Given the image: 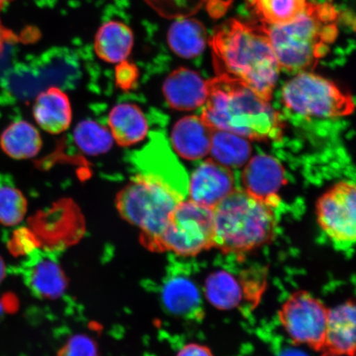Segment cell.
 <instances>
[{
	"mask_svg": "<svg viewBox=\"0 0 356 356\" xmlns=\"http://www.w3.org/2000/svg\"><path fill=\"white\" fill-rule=\"evenodd\" d=\"M208 97L200 117L213 131H224L247 140H277L283 124L269 101L246 83L227 74L207 80Z\"/></svg>",
	"mask_w": 356,
	"mask_h": 356,
	"instance_id": "obj_1",
	"label": "cell"
},
{
	"mask_svg": "<svg viewBox=\"0 0 356 356\" xmlns=\"http://www.w3.org/2000/svg\"><path fill=\"white\" fill-rule=\"evenodd\" d=\"M211 46L218 74L241 80L270 101L280 70L268 37L238 20H229L213 34Z\"/></svg>",
	"mask_w": 356,
	"mask_h": 356,
	"instance_id": "obj_2",
	"label": "cell"
},
{
	"mask_svg": "<svg viewBox=\"0 0 356 356\" xmlns=\"http://www.w3.org/2000/svg\"><path fill=\"white\" fill-rule=\"evenodd\" d=\"M280 70L300 73L314 70L338 35V13L330 3H308L295 20L264 24Z\"/></svg>",
	"mask_w": 356,
	"mask_h": 356,
	"instance_id": "obj_3",
	"label": "cell"
},
{
	"mask_svg": "<svg viewBox=\"0 0 356 356\" xmlns=\"http://www.w3.org/2000/svg\"><path fill=\"white\" fill-rule=\"evenodd\" d=\"M277 206L236 188L213 208V247L225 253L245 254L273 238Z\"/></svg>",
	"mask_w": 356,
	"mask_h": 356,
	"instance_id": "obj_4",
	"label": "cell"
},
{
	"mask_svg": "<svg viewBox=\"0 0 356 356\" xmlns=\"http://www.w3.org/2000/svg\"><path fill=\"white\" fill-rule=\"evenodd\" d=\"M185 198L160 182L136 175L115 198L120 216L140 230L146 248L159 251L160 238L177 204Z\"/></svg>",
	"mask_w": 356,
	"mask_h": 356,
	"instance_id": "obj_5",
	"label": "cell"
},
{
	"mask_svg": "<svg viewBox=\"0 0 356 356\" xmlns=\"http://www.w3.org/2000/svg\"><path fill=\"white\" fill-rule=\"evenodd\" d=\"M284 106L293 113L319 118L346 117L355 110V101L331 80L310 71L297 73L282 91Z\"/></svg>",
	"mask_w": 356,
	"mask_h": 356,
	"instance_id": "obj_6",
	"label": "cell"
},
{
	"mask_svg": "<svg viewBox=\"0 0 356 356\" xmlns=\"http://www.w3.org/2000/svg\"><path fill=\"white\" fill-rule=\"evenodd\" d=\"M213 209L182 200L173 211L160 238L159 251L193 257L213 247Z\"/></svg>",
	"mask_w": 356,
	"mask_h": 356,
	"instance_id": "obj_7",
	"label": "cell"
},
{
	"mask_svg": "<svg viewBox=\"0 0 356 356\" xmlns=\"http://www.w3.org/2000/svg\"><path fill=\"white\" fill-rule=\"evenodd\" d=\"M328 313L321 301L300 291L289 297L278 314L280 323L295 343L322 353Z\"/></svg>",
	"mask_w": 356,
	"mask_h": 356,
	"instance_id": "obj_8",
	"label": "cell"
},
{
	"mask_svg": "<svg viewBox=\"0 0 356 356\" xmlns=\"http://www.w3.org/2000/svg\"><path fill=\"white\" fill-rule=\"evenodd\" d=\"M318 225L337 248L348 250L355 242V186L341 181L320 197L316 207Z\"/></svg>",
	"mask_w": 356,
	"mask_h": 356,
	"instance_id": "obj_9",
	"label": "cell"
},
{
	"mask_svg": "<svg viewBox=\"0 0 356 356\" xmlns=\"http://www.w3.org/2000/svg\"><path fill=\"white\" fill-rule=\"evenodd\" d=\"M131 163L136 175L160 182L186 198L189 178L163 134H150V139L143 148L134 152Z\"/></svg>",
	"mask_w": 356,
	"mask_h": 356,
	"instance_id": "obj_10",
	"label": "cell"
},
{
	"mask_svg": "<svg viewBox=\"0 0 356 356\" xmlns=\"http://www.w3.org/2000/svg\"><path fill=\"white\" fill-rule=\"evenodd\" d=\"M231 168L207 159L199 164L188 184L190 200L200 206L213 209L236 189Z\"/></svg>",
	"mask_w": 356,
	"mask_h": 356,
	"instance_id": "obj_11",
	"label": "cell"
},
{
	"mask_svg": "<svg viewBox=\"0 0 356 356\" xmlns=\"http://www.w3.org/2000/svg\"><path fill=\"white\" fill-rule=\"evenodd\" d=\"M286 177L284 168L277 159L258 154L249 159L240 177L241 188L247 193L265 202L279 206V191Z\"/></svg>",
	"mask_w": 356,
	"mask_h": 356,
	"instance_id": "obj_12",
	"label": "cell"
},
{
	"mask_svg": "<svg viewBox=\"0 0 356 356\" xmlns=\"http://www.w3.org/2000/svg\"><path fill=\"white\" fill-rule=\"evenodd\" d=\"M26 287L35 297L56 300L64 295L67 279L63 269L51 253L35 251L22 269Z\"/></svg>",
	"mask_w": 356,
	"mask_h": 356,
	"instance_id": "obj_13",
	"label": "cell"
},
{
	"mask_svg": "<svg viewBox=\"0 0 356 356\" xmlns=\"http://www.w3.org/2000/svg\"><path fill=\"white\" fill-rule=\"evenodd\" d=\"M163 92L172 108L195 110L206 104L207 82L195 71L181 67L168 75L163 83Z\"/></svg>",
	"mask_w": 356,
	"mask_h": 356,
	"instance_id": "obj_14",
	"label": "cell"
},
{
	"mask_svg": "<svg viewBox=\"0 0 356 356\" xmlns=\"http://www.w3.org/2000/svg\"><path fill=\"white\" fill-rule=\"evenodd\" d=\"M355 306L348 301L329 309L323 356H355Z\"/></svg>",
	"mask_w": 356,
	"mask_h": 356,
	"instance_id": "obj_15",
	"label": "cell"
},
{
	"mask_svg": "<svg viewBox=\"0 0 356 356\" xmlns=\"http://www.w3.org/2000/svg\"><path fill=\"white\" fill-rule=\"evenodd\" d=\"M213 130L200 115H188L172 128L171 143L180 157L198 160L210 153Z\"/></svg>",
	"mask_w": 356,
	"mask_h": 356,
	"instance_id": "obj_16",
	"label": "cell"
},
{
	"mask_svg": "<svg viewBox=\"0 0 356 356\" xmlns=\"http://www.w3.org/2000/svg\"><path fill=\"white\" fill-rule=\"evenodd\" d=\"M33 117L42 130L53 135L68 130L72 122L68 96L57 87L39 93L34 102Z\"/></svg>",
	"mask_w": 356,
	"mask_h": 356,
	"instance_id": "obj_17",
	"label": "cell"
},
{
	"mask_svg": "<svg viewBox=\"0 0 356 356\" xmlns=\"http://www.w3.org/2000/svg\"><path fill=\"white\" fill-rule=\"evenodd\" d=\"M108 122L111 136L122 147L140 143L149 132L148 120L143 110L130 102L113 106L108 115Z\"/></svg>",
	"mask_w": 356,
	"mask_h": 356,
	"instance_id": "obj_18",
	"label": "cell"
},
{
	"mask_svg": "<svg viewBox=\"0 0 356 356\" xmlns=\"http://www.w3.org/2000/svg\"><path fill=\"white\" fill-rule=\"evenodd\" d=\"M135 42L133 31L124 22L111 20L97 31L93 47L102 60L119 64L130 56Z\"/></svg>",
	"mask_w": 356,
	"mask_h": 356,
	"instance_id": "obj_19",
	"label": "cell"
},
{
	"mask_svg": "<svg viewBox=\"0 0 356 356\" xmlns=\"http://www.w3.org/2000/svg\"><path fill=\"white\" fill-rule=\"evenodd\" d=\"M161 300L166 310L178 317H195L200 310L199 289L184 275H172L165 280Z\"/></svg>",
	"mask_w": 356,
	"mask_h": 356,
	"instance_id": "obj_20",
	"label": "cell"
},
{
	"mask_svg": "<svg viewBox=\"0 0 356 356\" xmlns=\"http://www.w3.org/2000/svg\"><path fill=\"white\" fill-rule=\"evenodd\" d=\"M0 147L8 157L29 159L42 149V140L38 129L32 124L19 120L13 122L0 136Z\"/></svg>",
	"mask_w": 356,
	"mask_h": 356,
	"instance_id": "obj_21",
	"label": "cell"
},
{
	"mask_svg": "<svg viewBox=\"0 0 356 356\" xmlns=\"http://www.w3.org/2000/svg\"><path fill=\"white\" fill-rule=\"evenodd\" d=\"M167 42L177 56L193 59L202 54L206 47L207 31L197 20L178 19L169 28Z\"/></svg>",
	"mask_w": 356,
	"mask_h": 356,
	"instance_id": "obj_22",
	"label": "cell"
},
{
	"mask_svg": "<svg viewBox=\"0 0 356 356\" xmlns=\"http://www.w3.org/2000/svg\"><path fill=\"white\" fill-rule=\"evenodd\" d=\"M210 153L212 159L222 165L237 168L248 161L252 146L247 139L234 133L213 131Z\"/></svg>",
	"mask_w": 356,
	"mask_h": 356,
	"instance_id": "obj_23",
	"label": "cell"
},
{
	"mask_svg": "<svg viewBox=\"0 0 356 356\" xmlns=\"http://www.w3.org/2000/svg\"><path fill=\"white\" fill-rule=\"evenodd\" d=\"M242 282L225 270H218L209 277L204 292L211 304L220 310H230L238 307L247 293Z\"/></svg>",
	"mask_w": 356,
	"mask_h": 356,
	"instance_id": "obj_24",
	"label": "cell"
},
{
	"mask_svg": "<svg viewBox=\"0 0 356 356\" xmlns=\"http://www.w3.org/2000/svg\"><path fill=\"white\" fill-rule=\"evenodd\" d=\"M264 24L280 25L295 20L305 10L307 0H248Z\"/></svg>",
	"mask_w": 356,
	"mask_h": 356,
	"instance_id": "obj_25",
	"label": "cell"
},
{
	"mask_svg": "<svg viewBox=\"0 0 356 356\" xmlns=\"http://www.w3.org/2000/svg\"><path fill=\"white\" fill-rule=\"evenodd\" d=\"M74 140L80 150L92 156L108 152L113 145V138L108 129L91 120L77 124Z\"/></svg>",
	"mask_w": 356,
	"mask_h": 356,
	"instance_id": "obj_26",
	"label": "cell"
},
{
	"mask_svg": "<svg viewBox=\"0 0 356 356\" xmlns=\"http://www.w3.org/2000/svg\"><path fill=\"white\" fill-rule=\"evenodd\" d=\"M28 202L19 189L7 178H0V224L16 226L24 220Z\"/></svg>",
	"mask_w": 356,
	"mask_h": 356,
	"instance_id": "obj_27",
	"label": "cell"
},
{
	"mask_svg": "<svg viewBox=\"0 0 356 356\" xmlns=\"http://www.w3.org/2000/svg\"><path fill=\"white\" fill-rule=\"evenodd\" d=\"M58 356H99V354L92 338L84 334H77L61 347Z\"/></svg>",
	"mask_w": 356,
	"mask_h": 356,
	"instance_id": "obj_28",
	"label": "cell"
},
{
	"mask_svg": "<svg viewBox=\"0 0 356 356\" xmlns=\"http://www.w3.org/2000/svg\"><path fill=\"white\" fill-rule=\"evenodd\" d=\"M139 75L138 67L127 60L120 62L115 67V83L124 91H130L136 88L139 81Z\"/></svg>",
	"mask_w": 356,
	"mask_h": 356,
	"instance_id": "obj_29",
	"label": "cell"
},
{
	"mask_svg": "<svg viewBox=\"0 0 356 356\" xmlns=\"http://www.w3.org/2000/svg\"><path fill=\"white\" fill-rule=\"evenodd\" d=\"M35 35L33 30L30 32L29 29L22 33H16L4 26L0 19V54L8 44L32 42Z\"/></svg>",
	"mask_w": 356,
	"mask_h": 356,
	"instance_id": "obj_30",
	"label": "cell"
},
{
	"mask_svg": "<svg viewBox=\"0 0 356 356\" xmlns=\"http://www.w3.org/2000/svg\"><path fill=\"white\" fill-rule=\"evenodd\" d=\"M177 356H213L207 346L191 343L182 348Z\"/></svg>",
	"mask_w": 356,
	"mask_h": 356,
	"instance_id": "obj_31",
	"label": "cell"
},
{
	"mask_svg": "<svg viewBox=\"0 0 356 356\" xmlns=\"http://www.w3.org/2000/svg\"><path fill=\"white\" fill-rule=\"evenodd\" d=\"M6 277V266L4 264L3 258L0 257V284L3 282V280Z\"/></svg>",
	"mask_w": 356,
	"mask_h": 356,
	"instance_id": "obj_32",
	"label": "cell"
},
{
	"mask_svg": "<svg viewBox=\"0 0 356 356\" xmlns=\"http://www.w3.org/2000/svg\"><path fill=\"white\" fill-rule=\"evenodd\" d=\"M282 356H307L305 354L299 353V351H289V353L284 354Z\"/></svg>",
	"mask_w": 356,
	"mask_h": 356,
	"instance_id": "obj_33",
	"label": "cell"
},
{
	"mask_svg": "<svg viewBox=\"0 0 356 356\" xmlns=\"http://www.w3.org/2000/svg\"><path fill=\"white\" fill-rule=\"evenodd\" d=\"M13 0H0V11L3 10L4 7L8 6V3H10Z\"/></svg>",
	"mask_w": 356,
	"mask_h": 356,
	"instance_id": "obj_34",
	"label": "cell"
},
{
	"mask_svg": "<svg viewBox=\"0 0 356 356\" xmlns=\"http://www.w3.org/2000/svg\"><path fill=\"white\" fill-rule=\"evenodd\" d=\"M340 356H343V355H340Z\"/></svg>",
	"mask_w": 356,
	"mask_h": 356,
	"instance_id": "obj_35",
	"label": "cell"
}]
</instances>
